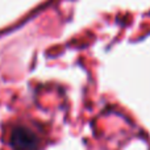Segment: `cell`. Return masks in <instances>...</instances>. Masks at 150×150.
Returning a JSON list of instances; mask_svg holds the SVG:
<instances>
[{"label":"cell","instance_id":"obj_1","mask_svg":"<svg viewBox=\"0 0 150 150\" xmlns=\"http://www.w3.org/2000/svg\"><path fill=\"white\" fill-rule=\"evenodd\" d=\"M11 145L15 150H36L40 145V136L32 128L18 125L11 133Z\"/></svg>","mask_w":150,"mask_h":150}]
</instances>
